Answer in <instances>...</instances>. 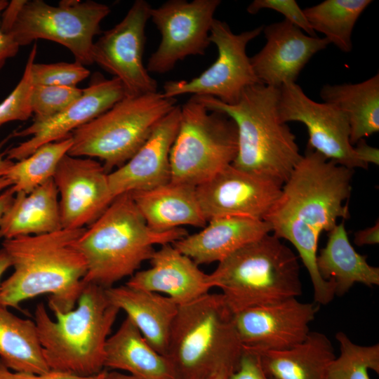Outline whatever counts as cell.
Segmentation results:
<instances>
[{
  "mask_svg": "<svg viewBox=\"0 0 379 379\" xmlns=\"http://www.w3.org/2000/svg\"><path fill=\"white\" fill-rule=\"evenodd\" d=\"M208 276L234 314L302 293L298 256L272 233L227 256Z\"/></svg>",
  "mask_w": 379,
  "mask_h": 379,
  "instance_id": "52a82bcc",
  "label": "cell"
},
{
  "mask_svg": "<svg viewBox=\"0 0 379 379\" xmlns=\"http://www.w3.org/2000/svg\"><path fill=\"white\" fill-rule=\"evenodd\" d=\"M105 291L112 304L126 312L148 343L166 357L178 305L166 295L126 284Z\"/></svg>",
  "mask_w": 379,
  "mask_h": 379,
  "instance_id": "cb8c5ba5",
  "label": "cell"
},
{
  "mask_svg": "<svg viewBox=\"0 0 379 379\" xmlns=\"http://www.w3.org/2000/svg\"><path fill=\"white\" fill-rule=\"evenodd\" d=\"M263 27L234 34L225 22L215 18L209 35L218 51L215 62L191 80L166 81L162 94L173 98L185 94L210 96L227 105L235 104L246 87L261 84L253 72L246 46Z\"/></svg>",
  "mask_w": 379,
  "mask_h": 379,
  "instance_id": "8fae6325",
  "label": "cell"
},
{
  "mask_svg": "<svg viewBox=\"0 0 379 379\" xmlns=\"http://www.w3.org/2000/svg\"><path fill=\"white\" fill-rule=\"evenodd\" d=\"M149 261V268L137 271L126 284L166 294L178 305L193 301L213 288L208 274L173 244H164L155 250Z\"/></svg>",
  "mask_w": 379,
  "mask_h": 379,
  "instance_id": "44dd1931",
  "label": "cell"
},
{
  "mask_svg": "<svg viewBox=\"0 0 379 379\" xmlns=\"http://www.w3.org/2000/svg\"><path fill=\"white\" fill-rule=\"evenodd\" d=\"M371 0H325L303 12L312 29L325 35L341 51L352 49V33L358 18Z\"/></svg>",
  "mask_w": 379,
  "mask_h": 379,
  "instance_id": "4dcf8cb0",
  "label": "cell"
},
{
  "mask_svg": "<svg viewBox=\"0 0 379 379\" xmlns=\"http://www.w3.org/2000/svg\"><path fill=\"white\" fill-rule=\"evenodd\" d=\"M229 375H227V374H221V375H219L218 376H215L211 379H228L229 378Z\"/></svg>",
  "mask_w": 379,
  "mask_h": 379,
  "instance_id": "c3c4849f",
  "label": "cell"
},
{
  "mask_svg": "<svg viewBox=\"0 0 379 379\" xmlns=\"http://www.w3.org/2000/svg\"><path fill=\"white\" fill-rule=\"evenodd\" d=\"M119 311L105 288L92 284H85L77 307L55 313V319L39 303L34 321L50 370L79 376L103 371L106 342Z\"/></svg>",
  "mask_w": 379,
  "mask_h": 379,
  "instance_id": "5b68a950",
  "label": "cell"
},
{
  "mask_svg": "<svg viewBox=\"0 0 379 379\" xmlns=\"http://www.w3.org/2000/svg\"><path fill=\"white\" fill-rule=\"evenodd\" d=\"M85 229L62 228L4 239L2 248L13 272L0 284V305L20 310L23 301L49 294L53 314L74 309L87 272L86 260L77 246Z\"/></svg>",
  "mask_w": 379,
  "mask_h": 379,
  "instance_id": "7a4b0ae2",
  "label": "cell"
},
{
  "mask_svg": "<svg viewBox=\"0 0 379 379\" xmlns=\"http://www.w3.org/2000/svg\"><path fill=\"white\" fill-rule=\"evenodd\" d=\"M0 361L14 372L41 374L50 371L34 321L19 317L1 305Z\"/></svg>",
  "mask_w": 379,
  "mask_h": 379,
  "instance_id": "f546056e",
  "label": "cell"
},
{
  "mask_svg": "<svg viewBox=\"0 0 379 379\" xmlns=\"http://www.w3.org/2000/svg\"><path fill=\"white\" fill-rule=\"evenodd\" d=\"M354 150L359 159L366 165L373 164H379V149L368 145L364 139L360 140L356 143Z\"/></svg>",
  "mask_w": 379,
  "mask_h": 379,
  "instance_id": "7bdbcfd3",
  "label": "cell"
},
{
  "mask_svg": "<svg viewBox=\"0 0 379 379\" xmlns=\"http://www.w3.org/2000/svg\"><path fill=\"white\" fill-rule=\"evenodd\" d=\"M11 267V260L7 253L3 248L0 249V279L4 272Z\"/></svg>",
  "mask_w": 379,
  "mask_h": 379,
  "instance_id": "bcb514c9",
  "label": "cell"
},
{
  "mask_svg": "<svg viewBox=\"0 0 379 379\" xmlns=\"http://www.w3.org/2000/svg\"><path fill=\"white\" fill-rule=\"evenodd\" d=\"M271 232L270 225L263 220L220 217L208 220L201 230L186 235L173 245L199 266L220 262Z\"/></svg>",
  "mask_w": 379,
  "mask_h": 379,
  "instance_id": "7402d4cb",
  "label": "cell"
},
{
  "mask_svg": "<svg viewBox=\"0 0 379 379\" xmlns=\"http://www.w3.org/2000/svg\"><path fill=\"white\" fill-rule=\"evenodd\" d=\"M104 366L138 379H175L167 357L148 343L128 317L106 342Z\"/></svg>",
  "mask_w": 379,
  "mask_h": 379,
  "instance_id": "4316f807",
  "label": "cell"
},
{
  "mask_svg": "<svg viewBox=\"0 0 379 379\" xmlns=\"http://www.w3.org/2000/svg\"><path fill=\"white\" fill-rule=\"evenodd\" d=\"M319 305L297 298L251 307L234 314L243 347L251 351H279L303 342Z\"/></svg>",
  "mask_w": 379,
  "mask_h": 379,
  "instance_id": "9a60e30c",
  "label": "cell"
},
{
  "mask_svg": "<svg viewBox=\"0 0 379 379\" xmlns=\"http://www.w3.org/2000/svg\"><path fill=\"white\" fill-rule=\"evenodd\" d=\"M62 228L53 178L29 193L18 192L0 220V239L39 235Z\"/></svg>",
  "mask_w": 379,
  "mask_h": 379,
  "instance_id": "d4e9b609",
  "label": "cell"
},
{
  "mask_svg": "<svg viewBox=\"0 0 379 379\" xmlns=\"http://www.w3.org/2000/svg\"><path fill=\"white\" fill-rule=\"evenodd\" d=\"M73 143L72 135L38 148L29 156L14 162L7 170L15 193H29L49 179L53 178L62 157Z\"/></svg>",
  "mask_w": 379,
  "mask_h": 379,
  "instance_id": "1f68e13d",
  "label": "cell"
},
{
  "mask_svg": "<svg viewBox=\"0 0 379 379\" xmlns=\"http://www.w3.org/2000/svg\"><path fill=\"white\" fill-rule=\"evenodd\" d=\"M152 8L145 0L135 1L122 20L104 32L93 46V62L119 79L127 95L157 91V82L142 62Z\"/></svg>",
  "mask_w": 379,
  "mask_h": 379,
  "instance_id": "4fadbf2b",
  "label": "cell"
},
{
  "mask_svg": "<svg viewBox=\"0 0 379 379\" xmlns=\"http://www.w3.org/2000/svg\"><path fill=\"white\" fill-rule=\"evenodd\" d=\"M237 150L234 121L222 112L209 110L192 96L180 106L170 154L171 181L197 187L231 165Z\"/></svg>",
  "mask_w": 379,
  "mask_h": 379,
  "instance_id": "9c48e42d",
  "label": "cell"
},
{
  "mask_svg": "<svg viewBox=\"0 0 379 379\" xmlns=\"http://www.w3.org/2000/svg\"><path fill=\"white\" fill-rule=\"evenodd\" d=\"M228 379H275L263 371L259 356L255 352L244 348L238 368Z\"/></svg>",
  "mask_w": 379,
  "mask_h": 379,
  "instance_id": "74e56055",
  "label": "cell"
},
{
  "mask_svg": "<svg viewBox=\"0 0 379 379\" xmlns=\"http://www.w3.org/2000/svg\"><path fill=\"white\" fill-rule=\"evenodd\" d=\"M7 140L8 138L0 142V194L12 186L10 180L6 176V173L13 161L4 158V154L1 152V149Z\"/></svg>",
  "mask_w": 379,
  "mask_h": 379,
  "instance_id": "ee69618b",
  "label": "cell"
},
{
  "mask_svg": "<svg viewBox=\"0 0 379 379\" xmlns=\"http://www.w3.org/2000/svg\"><path fill=\"white\" fill-rule=\"evenodd\" d=\"M354 243L358 246L375 245L379 243V222L374 225L356 232L354 234Z\"/></svg>",
  "mask_w": 379,
  "mask_h": 379,
  "instance_id": "b9f144b4",
  "label": "cell"
},
{
  "mask_svg": "<svg viewBox=\"0 0 379 379\" xmlns=\"http://www.w3.org/2000/svg\"><path fill=\"white\" fill-rule=\"evenodd\" d=\"M255 352L265 373L275 379H328L329 365L335 358L332 343L318 331H310L291 348Z\"/></svg>",
  "mask_w": 379,
  "mask_h": 379,
  "instance_id": "83f0119b",
  "label": "cell"
},
{
  "mask_svg": "<svg viewBox=\"0 0 379 379\" xmlns=\"http://www.w3.org/2000/svg\"><path fill=\"white\" fill-rule=\"evenodd\" d=\"M90 75L83 65L74 62L35 63L31 68L33 85L77 87Z\"/></svg>",
  "mask_w": 379,
  "mask_h": 379,
  "instance_id": "d590c367",
  "label": "cell"
},
{
  "mask_svg": "<svg viewBox=\"0 0 379 379\" xmlns=\"http://www.w3.org/2000/svg\"><path fill=\"white\" fill-rule=\"evenodd\" d=\"M340 354L331 361L328 379H370L368 370L379 374V344L364 346L354 343L343 331L335 334Z\"/></svg>",
  "mask_w": 379,
  "mask_h": 379,
  "instance_id": "d6a6232c",
  "label": "cell"
},
{
  "mask_svg": "<svg viewBox=\"0 0 379 379\" xmlns=\"http://www.w3.org/2000/svg\"><path fill=\"white\" fill-rule=\"evenodd\" d=\"M244 347L221 293H208L178 310L167 352L175 379H211L238 368Z\"/></svg>",
  "mask_w": 379,
  "mask_h": 379,
  "instance_id": "8992f818",
  "label": "cell"
},
{
  "mask_svg": "<svg viewBox=\"0 0 379 379\" xmlns=\"http://www.w3.org/2000/svg\"><path fill=\"white\" fill-rule=\"evenodd\" d=\"M192 97L235 123L238 150L232 164L234 167L283 185L302 154L295 135L280 118L279 88L262 84L249 86L233 105L210 96Z\"/></svg>",
  "mask_w": 379,
  "mask_h": 379,
  "instance_id": "3957f363",
  "label": "cell"
},
{
  "mask_svg": "<svg viewBox=\"0 0 379 379\" xmlns=\"http://www.w3.org/2000/svg\"><path fill=\"white\" fill-rule=\"evenodd\" d=\"M127 96L119 79H110L100 73L93 75L82 95L59 114L44 121H33L28 127L14 131V137L29 139L5 151L6 158L20 161L34 152L40 147L60 140L104 113L114 104Z\"/></svg>",
  "mask_w": 379,
  "mask_h": 379,
  "instance_id": "e0dca14e",
  "label": "cell"
},
{
  "mask_svg": "<svg viewBox=\"0 0 379 379\" xmlns=\"http://www.w3.org/2000/svg\"><path fill=\"white\" fill-rule=\"evenodd\" d=\"M8 4L6 0H0V70L8 58L17 54L20 48L11 35L4 33L1 28V15Z\"/></svg>",
  "mask_w": 379,
  "mask_h": 379,
  "instance_id": "ab89813d",
  "label": "cell"
},
{
  "mask_svg": "<svg viewBox=\"0 0 379 379\" xmlns=\"http://www.w3.org/2000/svg\"><path fill=\"white\" fill-rule=\"evenodd\" d=\"M187 234L182 227L152 230L131 193L117 196L77 240V246L87 265L84 283L105 289L114 286L150 260L155 245L173 244Z\"/></svg>",
  "mask_w": 379,
  "mask_h": 379,
  "instance_id": "277c9868",
  "label": "cell"
},
{
  "mask_svg": "<svg viewBox=\"0 0 379 379\" xmlns=\"http://www.w3.org/2000/svg\"><path fill=\"white\" fill-rule=\"evenodd\" d=\"M104 379H138L130 374H124L117 371H106Z\"/></svg>",
  "mask_w": 379,
  "mask_h": 379,
  "instance_id": "7dc6e473",
  "label": "cell"
},
{
  "mask_svg": "<svg viewBox=\"0 0 379 379\" xmlns=\"http://www.w3.org/2000/svg\"><path fill=\"white\" fill-rule=\"evenodd\" d=\"M15 194L11 187L0 194V220L11 204Z\"/></svg>",
  "mask_w": 379,
  "mask_h": 379,
  "instance_id": "f6af8a7d",
  "label": "cell"
},
{
  "mask_svg": "<svg viewBox=\"0 0 379 379\" xmlns=\"http://www.w3.org/2000/svg\"><path fill=\"white\" fill-rule=\"evenodd\" d=\"M262 9L274 10L282 14L285 20L305 31L307 35L317 36L303 10L295 0H254L248 5L246 11L250 14H256Z\"/></svg>",
  "mask_w": 379,
  "mask_h": 379,
  "instance_id": "8d00e7d4",
  "label": "cell"
},
{
  "mask_svg": "<svg viewBox=\"0 0 379 379\" xmlns=\"http://www.w3.org/2000/svg\"><path fill=\"white\" fill-rule=\"evenodd\" d=\"M34 44L27 58L22 76L13 91L0 103V126L13 121H25L32 115L30 96L32 88L31 68L36 55Z\"/></svg>",
  "mask_w": 379,
  "mask_h": 379,
  "instance_id": "e575fe53",
  "label": "cell"
},
{
  "mask_svg": "<svg viewBox=\"0 0 379 379\" xmlns=\"http://www.w3.org/2000/svg\"><path fill=\"white\" fill-rule=\"evenodd\" d=\"M53 180L60 195L62 228L78 229L91 225L114 199L108 173L92 158L65 154Z\"/></svg>",
  "mask_w": 379,
  "mask_h": 379,
  "instance_id": "ac0fdd59",
  "label": "cell"
},
{
  "mask_svg": "<svg viewBox=\"0 0 379 379\" xmlns=\"http://www.w3.org/2000/svg\"><path fill=\"white\" fill-rule=\"evenodd\" d=\"M83 89L77 87L33 85L30 105L33 121L48 119L64 110L80 98Z\"/></svg>",
  "mask_w": 379,
  "mask_h": 379,
  "instance_id": "836d02e7",
  "label": "cell"
},
{
  "mask_svg": "<svg viewBox=\"0 0 379 379\" xmlns=\"http://www.w3.org/2000/svg\"><path fill=\"white\" fill-rule=\"evenodd\" d=\"M180 119V106L174 108L154 126L145 143L122 166L108 173L114 197L149 190L171 181L170 154Z\"/></svg>",
  "mask_w": 379,
  "mask_h": 379,
  "instance_id": "ffe728a7",
  "label": "cell"
},
{
  "mask_svg": "<svg viewBox=\"0 0 379 379\" xmlns=\"http://www.w3.org/2000/svg\"><path fill=\"white\" fill-rule=\"evenodd\" d=\"M262 32L266 44L250 58L251 63L261 84L278 88L295 83L312 56L329 44L325 37L307 35L286 20L264 26Z\"/></svg>",
  "mask_w": 379,
  "mask_h": 379,
  "instance_id": "d6986e66",
  "label": "cell"
},
{
  "mask_svg": "<svg viewBox=\"0 0 379 379\" xmlns=\"http://www.w3.org/2000/svg\"><path fill=\"white\" fill-rule=\"evenodd\" d=\"M281 187L271 179L231 164L196 187V191L207 222L220 217L264 220L279 199Z\"/></svg>",
  "mask_w": 379,
  "mask_h": 379,
  "instance_id": "2e32d148",
  "label": "cell"
},
{
  "mask_svg": "<svg viewBox=\"0 0 379 379\" xmlns=\"http://www.w3.org/2000/svg\"><path fill=\"white\" fill-rule=\"evenodd\" d=\"M279 113L288 123L297 121L307 129V149L350 169L367 168L350 140L346 115L336 106L312 100L296 83L279 88Z\"/></svg>",
  "mask_w": 379,
  "mask_h": 379,
  "instance_id": "5bb4252c",
  "label": "cell"
},
{
  "mask_svg": "<svg viewBox=\"0 0 379 379\" xmlns=\"http://www.w3.org/2000/svg\"><path fill=\"white\" fill-rule=\"evenodd\" d=\"M109 13L108 6L93 1L64 0L53 6L26 0L8 34L20 46L40 39L56 42L71 51L75 62L91 65L93 38Z\"/></svg>",
  "mask_w": 379,
  "mask_h": 379,
  "instance_id": "30bf717a",
  "label": "cell"
},
{
  "mask_svg": "<svg viewBox=\"0 0 379 379\" xmlns=\"http://www.w3.org/2000/svg\"><path fill=\"white\" fill-rule=\"evenodd\" d=\"M353 169L307 149L283 184L281 194L265 220L271 233L289 241L310 277L314 302L326 305L335 297L333 286L324 280L317 267L322 232H329L338 220L350 216L346 201L352 191Z\"/></svg>",
  "mask_w": 379,
  "mask_h": 379,
  "instance_id": "6da1fadb",
  "label": "cell"
},
{
  "mask_svg": "<svg viewBox=\"0 0 379 379\" xmlns=\"http://www.w3.org/2000/svg\"><path fill=\"white\" fill-rule=\"evenodd\" d=\"M26 0H13L9 2L1 15V30L8 34L15 22Z\"/></svg>",
  "mask_w": 379,
  "mask_h": 379,
  "instance_id": "60d3db41",
  "label": "cell"
},
{
  "mask_svg": "<svg viewBox=\"0 0 379 379\" xmlns=\"http://www.w3.org/2000/svg\"><path fill=\"white\" fill-rule=\"evenodd\" d=\"M175 105V98H166L158 91L127 95L74 130L68 154L98 158L109 173L138 152L157 123Z\"/></svg>",
  "mask_w": 379,
  "mask_h": 379,
  "instance_id": "ba28073f",
  "label": "cell"
},
{
  "mask_svg": "<svg viewBox=\"0 0 379 379\" xmlns=\"http://www.w3.org/2000/svg\"><path fill=\"white\" fill-rule=\"evenodd\" d=\"M317 267L321 278L333 286L335 296H343L356 283L368 287L379 285V268L356 251L344 220L328 232L325 247L317 254Z\"/></svg>",
  "mask_w": 379,
  "mask_h": 379,
  "instance_id": "484cf974",
  "label": "cell"
},
{
  "mask_svg": "<svg viewBox=\"0 0 379 379\" xmlns=\"http://www.w3.org/2000/svg\"><path fill=\"white\" fill-rule=\"evenodd\" d=\"M320 96L347 117L354 146L379 131V74L357 84L324 85Z\"/></svg>",
  "mask_w": 379,
  "mask_h": 379,
  "instance_id": "f1b7e54d",
  "label": "cell"
},
{
  "mask_svg": "<svg viewBox=\"0 0 379 379\" xmlns=\"http://www.w3.org/2000/svg\"><path fill=\"white\" fill-rule=\"evenodd\" d=\"M131 194L147 225L154 231L166 232L185 225L203 228L207 224L194 186L170 181Z\"/></svg>",
  "mask_w": 379,
  "mask_h": 379,
  "instance_id": "603a6c76",
  "label": "cell"
},
{
  "mask_svg": "<svg viewBox=\"0 0 379 379\" xmlns=\"http://www.w3.org/2000/svg\"><path fill=\"white\" fill-rule=\"evenodd\" d=\"M106 371L91 376H79L51 370L41 374L26 373L12 371L0 361V379H104Z\"/></svg>",
  "mask_w": 379,
  "mask_h": 379,
  "instance_id": "f35d334b",
  "label": "cell"
},
{
  "mask_svg": "<svg viewBox=\"0 0 379 379\" xmlns=\"http://www.w3.org/2000/svg\"><path fill=\"white\" fill-rule=\"evenodd\" d=\"M220 0H170L152 8L150 19L161 34L150 55L148 72L164 74L190 55H204L211 44L210 30Z\"/></svg>",
  "mask_w": 379,
  "mask_h": 379,
  "instance_id": "7c38bea8",
  "label": "cell"
}]
</instances>
